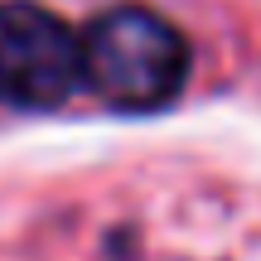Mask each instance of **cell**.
<instances>
[{"label":"cell","instance_id":"6da1fadb","mask_svg":"<svg viewBox=\"0 0 261 261\" xmlns=\"http://www.w3.org/2000/svg\"><path fill=\"white\" fill-rule=\"evenodd\" d=\"M189 77V44L165 15L116 5L83 34V83L116 112H155Z\"/></svg>","mask_w":261,"mask_h":261},{"label":"cell","instance_id":"7a4b0ae2","mask_svg":"<svg viewBox=\"0 0 261 261\" xmlns=\"http://www.w3.org/2000/svg\"><path fill=\"white\" fill-rule=\"evenodd\" d=\"M83 87V39L54 10L5 0L0 5V102L48 112Z\"/></svg>","mask_w":261,"mask_h":261}]
</instances>
